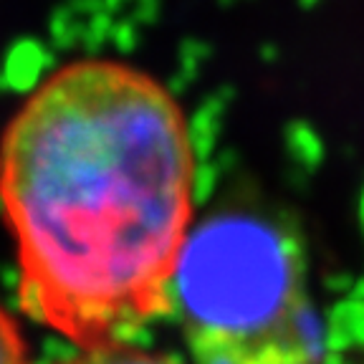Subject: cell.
Returning <instances> with one entry per match:
<instances>
[{
	"instance_id": "obj_1",
	"label": "cell",
	"mask_w": 364,
	"mask_h": 364,
	"mask_svg": "<svg viewBox=\"0 0 364 364\" xmlns=\"http://www.w3.org/2000/svg\"><path fill=\"white\" fill-rule=\"evenodd\" d=\"M193 190L190 129L167 86L109 58L53 71L0 139L28 316L86 349L170 311Z\"/></svg>"
},
{
	"instance_id": "obj_2",
	"label": "cell",
	"mask_w": 364,
	"mask_h": 364,
	"mask_svg": "<svg viewBox=\"0 0 364 364\" xmlns=\"http://www.w3.org/2000/svg\"><path fill=\"white\" fill-rule=\"evenodd\" d=\"M175 291L198 364H314L294 258L268 228L215 220L193 233Z\"/></svg>"
},
{
	"instance_id": "obj_3",
	"label": "cell",
	"mask_w": 364,
	"mask_h": 364,
	"mask_svg": "<svg viewBox=\"0 0 364 364\" xmlns=\"http://www.w3.org/2000/svg\"><path fill=\"white\" fill-rule=\"evenodd\" d=\"M58 364H180L170 354L149 352V349L129 347L124 341L102 344V347H86L74 357L63 359Z\"/></svg>"
},
{
	"instance_id": "obj_4",
	"label": "cell",
	"mask_w": 364,
	"mask_h": 364,
	"mask_svg": "<svg viewBox=\"0 0 364 364\" xmlns=\"http://www.w3.org/2000/svg\"><path fill=\"white\" fill-rule=\"evenodd\" d=\"M0 364H26V341L16 318L0 304Z\"/></svg>"
}]
</instances>
